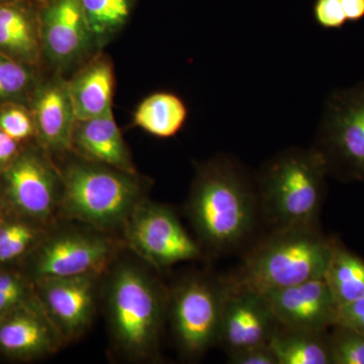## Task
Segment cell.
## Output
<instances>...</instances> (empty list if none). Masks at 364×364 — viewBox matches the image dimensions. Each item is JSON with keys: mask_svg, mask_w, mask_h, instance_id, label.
Instances as JSON below:
<instances>
[{"mask_svg": "<svg viewBox=\"0 0 364 364\" xmlns=\"http://www.w3.org/2000/svg\"><path fill=\"white\" fill-rule=\"evenodd\" d=\"M154 270L126 248L102 274L100 309L109 342L114 353L129 363L160 358L169 289Z\"/></svg>", "mask_w": 364, "mask_h": 364, "instance_id": "obj_1", "label": "cell"}, {"mask_svg": "<svg viewBox=\"0 0 364 364\" xmlns=\"http://www.w3.org/2000/svg\"><path fill=\"white\" fill-rule=\"evenodd\" d=\"M54 159L63 181L58 219L85 223L122 238L132 213L149 198L152 181L72 151Z\"/></svg>", "mask_w": 364, "mask_h": 364, "instance_id": "obj_2", "label": "cell"}, {"mask_svg": "<svg viewBox=\"0 0 364 364\" xmlns=\"http://www.w3.org/2000/svg\"><path fill=\"white\" fill-rule=\"evenodd\" d=\"M186 213L200 247L226 252L240 245L252 231L256 198L235 163L214 158L196 166Z\"/></svg>", "mask_w": 364, "mask_h": 364, "instance_id": "obj_3", "label": "cell"}, {"mask_svg": "<svg viewBox=\"0 0 364 364\" xmlns=\"http://www.w3.org/2000/svg\"><path fill=\"white\" fill-rule=\"evenodd\" d=\"M335 245L317 227L275 229L249 251L234 274L223 280L230 286L265 294L320 279Z\"/></svg>", "mask_w": 364, "mask_h": 364, "instance_id": "obj_4", "label": "cell"}, {"mask_svg": "<svg viewBox=\"0 0 364 364\" xmlns=\"http://www.w3.org/2000/svg\"><path fill=\"white\" fill-rule=\"evenodd\" d=\"M328 172L317 148L287 150L268 162L259 178L261 207L275 229L317 226Z\"/></svg>", "mask_w": 364, "mask_h": 364, "instance_id": "obj_5", "label": "cell"}, {"mask_svg": "<svg viewBox=\"0 0 364 364\" xmlns=\"http://www.w3.org/2000/svg\"><path fill=\"white\" fill-rule=\"evenodd\" d=\"M124 249L123 239L117 235L58 219L45 230L21 263L20 272L32 282L42 277L104 274Z\"/></svg>", "mask_w": 364, "mask_h": 364, "instance_id": "obj_6", "label": "cell"}, {"mask_svg": "<svg viewBox=\"0 0 364 364\" xmlns=\"http://www.w3.org/2000/svg\"><path fill=\"white\" fill-rule=\"evenodd\" d=\"M63 181L54 157L35 141L0 173V208L6 214L48 225L58 220Z\"/></svg>", "mask_w": 364, "mask_h": 364, "instance_id": "obj_7", "label": "cell"}, {"mask_svg": "<svg viewBox=\"0 0 364 364\" xmlns=\"http://www.w3.org/2000/svg\"><path fill=\"white\" fill-rule=\"evenodd\" d=\"M222 305V279L202 273L184 277L170 289L167 318L186 358H200L219 342Z\"/></svg>", "mask_w": 364, "mask_h": 364, "instance_id": "obj_8", "label": "cell"}, {"mask_svg": "<svg viewBox=\"0 0 364 364\" xmlns=\"http://www.w3.org/2000/svg\"><path fill=\"white\" fill-rule=\"evenodd\" d=\"M122 239L132 253L156 270L203 257L200 243L168 205L143 200L124 224Z\"/></svg>", "mask_w": 364, "mask_h": 364, "instance_id": "obj_9", "label": "cell"}, {"mask_svg": "<svg viewBox=\"0 0 364 364\" xmlns=\"http://www.w3.org/2000/svg\"><path fill=\"white\" fill-rule=\"evenodd\" d=\"M321 147L328 168L364 181V83L335 91L326 105Z\"/></svg>", "mask_w": 364, "mask_h": 364, "instance_id": "obj_10", "label": "cell"}, {"mask_svg": "<svg viewBox=\"0 0 364 364\" xmlns=\"http://www.w3.org/2000/svg\"><path fill=\"white\" fill-rule=\"evenodd\" d=\"M102 274L42 277L33 280L36 296L65 345L90 329L100 309Z\"/></svg>", "mask_w": 364, "mask_h": 364, "instance_id": "obj_11", "label": "cell"}, {"mask_svg": "<svg viewBox=\"0 0 364 364\" xmlns=\"http://www.w3.org/2000/svg\"><path fill=\"white\" fill-rule=\"evenodd\" d=\"M43 63L53 71L79 67L100 49L88 28L79 0H49L40 6Z\"/></svg>", "mask_w": 364, "mask_h": 364, "instance_id": "obj_12", "label": "cell"}, {"mask_svg": "<svg viewBox=\"0 0 364 364\" xmlns=\"http://www.w3.org/2000/svg\"><path fill=\"white\" fill-rule=\"evenodd\" d=\"M223 282L221 333L219 342L228 352L269 343L279 328L264 294Z\"/></svg>", "mask_w": 364, "mask_h": 364, "instance_id": "obj_13", "label": "cell"}, {"mask_svg": "<svg viewBox=\"0 0 364 364\" xmlns=\"http://www.w3.org/2000/svg\"><path fill=\"white\" fill-rule=\"evenodd\" d=\"M36 124L35 142L53 157L70 152L72 134L77 117L68 90V78L53 71L41 77L30 102Z\"/></svg>", "mask_w": 364, "mask_h": 364, "instance_id": "obj_14", "label": "cell"}, {"mask_svg": "<svg viewBox=\"0 0 364 364\" xmlns=\"http://www.w3.org/2000/svg\"><path fill=\"white\" fill-rule=\"evenodd\" d=\"M64 345L37 296L0 316V354L33 360L56 354Z\"/></svg>", "mask_w": 364, "mask_h": 364, "instance_id": "obj_15", "label": "cell"}, {"mask_svg": "<svg viewBox=\"0 0 364 364\" xmlns=\"http://www.w3.org/2000/svg\"><path fill=\"white\" fill-rule=\"evenodd\" d=\"M263 294L282 327L327 331L336 323L338 308L324 277Z\"/></svg>", "mask_w": 364, "mask_h": 364, "instance_id": "obj_16", "label": "cell"}, {"mask_svg": "<svg viewBox=\"0 0 364 364\" xmlns=\"http://www.w3.org/2000/svg\"><path fill=\"white\" fill-rule=\"evenodd\" d=\"M71 151L85 159L136 173L130 148L117 126L114 112L76 122Z\"/></svg>", "mask_w": 364, "mask_h": 364, "instance_id": "obj_17", "label": "cell"}, {"mask_svg": "<svg viewBox=\"0 0 364 364\" xmlns=\"http://www.w3.org/2000/svg\"><path fill=\"white\" fill-rule=\"evenodd\" d=\"M68 78V90L77 121L107 116L114 112L116 85L114 64L98 52L76 69Z\"/></svg>", "mask_w": 364, "mask_h": 364, "instance_id": "obj_18", "label": "cell"}, {"mask_svg": "<svg viewBox=\"0 0 364 364\" xmlns=\"http://www.w3.org/2000/svg\"><path fill=\"white\" fill-rule=\"evenodd\" d=\"M0 53L31 66H42L40 6L0 4Z\"/></svg>", "mask_w": 364, "mask_h": 364, "instance_id": "obj_19", "label": "cell"}, {"mask_svg": "<svg viewBox=\"0 0 364 364\" xmlns=\"http://www.w3.org/2000/svg\"><path fill=\"white\" fill-rule=\"evenodd\" d=\"M188 117L186 102L171 91H157L144 98L133 114V124L159 139L172 138Z\"/></svg>", "mask_w": 364, "mask_h": 364, "instance_id": "obj_20", "label": "cell"}, {"mask_svg": "<svg viewBox=\"0 0 364 364\" xmlns=\"http://www.w3.org/2000/svg\"><path fill=\"white\" fill-rule=\"evenodd\" d=\"M277 364H332L330 336L326 331L279 326L269 340Z\"/></svg>", "mask_w": 364, "mask_h": 364, "instance_id": "obj_21", "label": "cell"}, {"mask_svg": "<svg viewBox=\"0 0 364 364\" xmlns=\"http://www.w3.org/2000/svg\"><path fill=\"white\" fill-rule=\"evenodd\" d=\"M324 279L337 308L364 296V261L336 243Z\"/></svg>", "mask_w": 364, "mask_h": 364, "instance_id": "obj_22", "label": "cell"}, {"mask_svg": "<svg viewBox=\"0 0 364 364\" xmlns=\"http://www.w3.org/2000/svg\"><path fill=\"white\" fill-rule=\"evenodd\" d=\"M48 226L16 215H4L0 223V269L21 265Z\"/></svg>", "mask_w": 364, "mask_h": 364, "instance_id": "obj_23", "label": "cell"}, {"mask_svg": "<svg viewBox=\"0 0 364 364\" xmlns=\"http://www.w3.org/2000/svg\"><path fill=\"white\" fill-rule=\"evenodd\" d=\"M136 0H79L88 28L104 47L130 20Z\"/></svg>", "mask_w": 364, "mask_h": 364, "instance_id": "obj_24", "label": "cell"}, {"mask_svg": "<svg viewBox=\"0 0 364 364\" xmlns=\"http://www.w3.org/2000/svg\"><path fill=\"white\" fill-rule=\"evenodd\" d=\"M41 77L39 67L16 61L0 53V107L9 102L28 105Z\"/></svg>", "mask_w": 364, "mask_h": 364, "instance_id": "obj_25", "label": "cell"}, {"mask_svg": "<svg viewBox=\"0 0 364 364\" xmlns=\"http://www.w3.org/2000/svg\"><path fill=\"white\" fill-rule=\"evenodd\" d=\"M330 335L332 364H364V334L334 325Z\"/></svg>", "mask_w": 364, "mask_h": 364, "instance_id": "obj_26", "label": "cell"}, {"mask_svg": "<svg viewBox=\"0 0 364 364\" xmlns=\"http://www.w3.org/2000/svg\"><path fill=\"white\" fill-rule=\"evenodd\" d=\"M0 129L21 143L36 138V124L30 107L21 102H9L0 107Z\"/></svg>", "mask_w": 364, "mask_h": 364, "instance_id": "obj_27", "label": "cell"}, {"mask_svg": "<svg viewBox=\"0 0 364 364\" xmlns=\"http://www.w3.org/2000/svg\"><path fill=\"white\" fill-rule=\"evenodd\" d=\"M313 16L316 23L326 30H339L347 21L340 0H315Z\"/></svg>", "mask_w": 364, "mask_h": 364, "instance_id": "obj_28", "label": "cell"}, {"mask_svg": "<svg viewBox=\"0 0 364 364\" xmlns=\"http://www.w3.org/2000/svg\"><path fill=\"white\" fill-rule=\"evenodd\" d=\"M229 360L234 364H277L269 344L232 352L229 353Z\"/></svg>", "mask_w": 364, "mask_h": 364, "instance_id": "obj_29", "label": "cell"}, {"mask_svg": "<svg viewBox=\"0 0 364 364\" xmlns=\"http://www.w3.org/2000/svg\"><path fill=\"white\" fill-rule=\"evenodd\" d=\"M335 325L344 326L364 334V296L338 309Z\"/></svg>", "mask_w": 364, "mask_h": 364, "instance_id": "obj_30", "label": "cell"}, {"mask_svg": "<svg viewBox=\"0 0 364 364\" xmlns=\"http://www.w3.org/2000/svg\"><path fill=\"white\" fill-rule=\"evenodd\" d=\"M23 144L14 140L0 129V173L16 160L23 149Z\"/></svg>", "mask_w": 364, "mask_h": 364, "instance_id": "obj_31", "label": "cell"}, {"mask_svg": "<svg viewBox=\"0 0 364 364\" xmlns=\"http://www.w3.org/2000/svg\"><path fill=\"white\" fill-rule=\"evenodd\" d=\"M346 20L351 23L364 18V0H340Z\"/></svg>", "mask_w": 364, "mask_h": 364, "instance_id": "obj_32", "label": "cell"}, {"mask_svg": "<svg viewBox=\"0 0 364 364\" xmlns=\"http://www.w3.org/2000/svg\"><path fill=\"white\" fill-rule=\"evenodd\" d=\"M25 301L16 298V296H11V294L4 293L0 291V316L4 315V313L9 312L14 306L20 305Z\"/></svg>", "mask_w": 364, "mask_h": 364, "instance_id": "obj_33", "label": "cell"}, {"mask_svg": "<svg viewBox=\"0 0 364 364\" xmlns=\"http://www.w3.org/2000/svg\"><path fill=\"white\" fill-rule=\"evenodd\" d=\"M49 0H0V4H6V2H31V4H38V6H42Z\"/></svg>", "mask_w": 364, "mask_h": 364, "instance_id": "obj_34", "label": "cell"}, {"mask_svg": "<svg viewBox=\"0 0 364 364\" xmlns=\"http://www.w3.org/2000/svg\"><path fill=\"white\" fill-rule=\"evenodd\" d=\"M4 215H6V213H4V210H2L1 208H0V223H1L2 220H4Z\"/></svg>", "mask_w": 364, "mask_h": 364, "instance_id": "obj_35", "label": "cell"}]
</instances>
